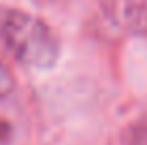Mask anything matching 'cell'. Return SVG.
<instances>
[{
    "label": "cell",
    "mask_w": 147,
    "mask_h": 145,
    "mask_svg": "<svg viewBox=\"0 0 147 145\" xmlns=\"http://www.w3.org/2000/svg\"><path fill=\"white\" fill-rule=\"evenodd\" d=\"M0 41L22 64L51 68L60 58V38L43 19L19 9L0 7Z\"/></svg>",
    "instance_id": "1"
},
{
    "label": "cell",
    "mask_w": 147,
    "mask_h": 145,
    "mask_svg": "<svg viewBox=\"0 0 147 145\" xmlns=\"http://www.w3.org/2000/svg\"><path fill=\"white\" fill-rule=\"evenodd\" d=\"M105 13L117 28L147 34V0H105Z\"/></svg>",
    "instance_id": "2"
},
{
    "label": "cell",
    "mask_w": 147,
    "mask_h": 145,
    "mask_svg": "<svg viewBox=\"0 0 147 145\" xmlns=\"http://www.w3.org/2000/svg\"><path fill=\"white\" fill-rule=\"evenodd\" d=\"M126 145H147V115L126 130Z\"/></svg>",
    "instance_id": "3"
},
{
    "label": "cell",
    "mask_w": 147,
    "mask_h": 145,
    "mask_svg": "<svg viewBox=\"0 0 147 145\" xmlns=\"http://www.w3.org/2000/svg\"><path fill=\"white\" fill-rule=\"evenodd\" d=\"M13 88H15L13 75H11V71L2 64V60H0V100H4V98L13 92Z\"/></svg>",
    "instance_id": "4"
},
{
    "label": "cell",
    "mask_w": 147,
    "mask_h": 145,
    "mask_svg": "<svg viewBox=\"0 0 147 145\" xmlns=\"http://www.w3.org/2000/svg\"><path fill=\"white\" fill-rule=\"evenodd\" d=\"M9 137H11V126H9V122L0 119V143H2V141H7Z\"/></svg>",
    "instance_id": "5"
}]
</instances>
